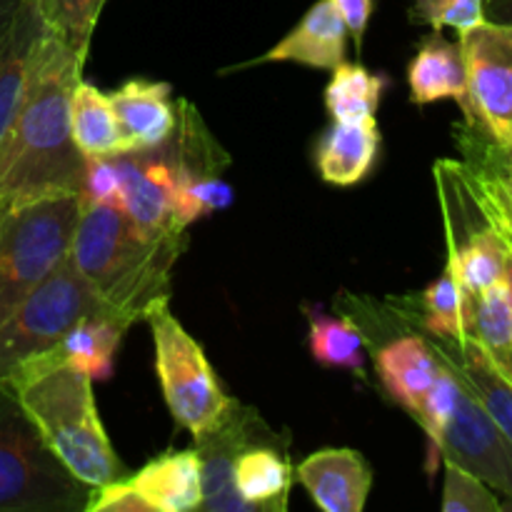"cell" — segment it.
Returning <instances> with one entry per match:
<instances>
[{"mask_svg":"<svg viewBox=\"0 0 512 512\" xmlns=\"http://www.w3.org/2000/svg\"><path fill=\"white\" fill-rule=\"evenodd\" d=\"M83 60L48 28L35 40L18 110L0 138V213L80 195L85 155L70 128V98Z\"/></svg>","mask_w":512,"mask_h":512,"instance_id":"cell-1","label":"cell"},{"mask_svg":"<svg viewBox=\"0 0 512 512\" xmlns=\"http://www.w3.org/2000/svg\"><path fill=\"white\" fill-rule=\"evenodd\" d=\"M185 243V228L145 238L118 208L85 205L70 243V258L105 305L133 325L145 320L155 303L170 300V275Z\"/></svg>","mask_w":512,"mask_h":512,"instance_id":"cell-2","label":"cell"},{"mask_svg":"<svg viewBox=\"0 0 512 512\" xmlns=\"http://www.w3.org/2000/svg\"><path fill=\"white\" fill-rule=\"evenodd\" d=\"M10 388L73 478L88 488L125 478L128 470L100 423L93 378L88 373L60 363L15 380Z\"/></svg>","mask_w":512,"mask_h":512,"instance_id":"cell-3","label":"cell"},{"mask_svg":"<svg viewBox=\"0 0 512 512\" xmlns=\"http://www.w3.org/2000/svg\"><path fill=\"white\" fill-rule=\"evenodd\" d=\"M88 493L55 458L15 390L0 383V512H78Z\"/></svg>","mask_w":512,"mask_h":512,"instance_id":"cell-4","label":"cell"},{"mask_svg":"<svg viewBox=\"0 0 512 512\" xmlns=\"http://www.w3.org/2000/svg\"><path fill=\"white\" fill-rule=\"evenodd\" d=\"M80 210L60 195L0 213V325L70 253Z\"/></svg>","mask_w":512,"mask_h":512,"instance_id":"cell-5","label":"cell"},{"mask_svg":"<svg viewBox=\"0 0 512 512\" xmlns=\"http://www.w3.org/2000/svg\"><path fill=\"white\" fill-rule=\"evenodd\" d=\"M145 320L153 333L155 373L170 415L195 440L205 438L223 425L238 400L220 388L203 345L170 313V300L155 303Z\"/></svg>","mask_w":512,"mask_h":512,"instance_id":"cell-6","label":"cell"},{"mask_svg":"<svg viewBox=\"0 0 512 512\" xmlns=\"http://www.w3.org/2000/svg\"><path fill=\"white\" fill-rule=\"evenodd\" d=\"M90 315L118 318L105 305V300L85 283L68 253L63 263L0 325V383H5L25 360L60 343V338L78 320Z\"/></svg>","mask_w":512,"mask_h":512,"instance_id":"cell-7","label":"cell"},{"mask_svg":"<svg viewBox=\"0 0 512 512\" xmlns=\"http://www.w3.org/2000/svg\"><path fill=\"white\" fill-rule=\"evenodd\" d=\"M468 95L463 103L465 123L495 143L512 145V25L480 23L460 33Z\"/></svg>","mask_w":512,"mask_h":512,"instance_id":"cell-8","label":"cell"},{"mask_svg":"<svg viewBox=\"0 0 512 512\" xmlns=\"http://www.w3.org/2000/svg\"><path fill=\"white\" fill-rule=\"evenodd\" d=\"M435 458L460 465L485 485L512 500V445L503 430L495 425L488 410L478 403L463 385L453 418L443 428L435 443Z\"/></svg>","mask_w":512,"mask_h":512,"instance_id":"cell-9","label":"cell"},{"mask_svg":"<svg viewBox=\"0 0 512 512\" xmlns=\"http://www.w3.org/2000/svg\"><path fill=\"white\" fill-rule=\"evenodd\" d=\"M120 173V213L145 235H160L178 230L173 220V185L175 165L163 148L143 150V153L113 155ZM188 230V228H185Z\"/></svg>","mask_w":512,"mask_h":512,"instance_id":"cell-10","label":"cell"},{"mask_svg":"<svg viewBox=\"0 0 512 512\" xmlns=\"http://www.w3.org/2000/svg\"><path fill=\"white\" fill-rule=\"evenodd\" d=\"M268 425L260 420L253 408L235 403L220 428L195 440L200 458V483H203V503L200 510L208 512H253L240 498L233 480V460L245 443L260 435Z\"/></svg>","mask_w":512,"mask_h":512,"instance_id":"cell-11","label":"cell"},{"mask_svg":"<svg viewBox=\"0 0 512 512\" xmlns=\"http://www.w3.org/2000/svg\"><path fill=\"white\" fill-rule=\"evenodd\" d=\"M130 325L125 320L113 318V315H90V318L78 320L68 333L60 338V343H55L53 348L45 350V353L35 355V358L25 360L23 365L10 373V378L5 380V385L15 383V380H23L28 375L40 373L45 368H53V365H75L83 373H88L93 380H105L110 378L115 365V355H118L120 340H123L125 330Z\"/></svg>","mask_w":512,"mask_h":512,"instance_id":"cell-12","label":"cell"},{"mask_svg":"<svg viewBox=\"0 0 512 512\" xmlns=\"http://www.w3.org/2000/svg\"><path fill=\"white\" fill-rule=\"evenodd\" d=\"M295 480L325 512H360L373 488V468L350 448H325L295 468Z\"/></svg>","mask_w":512,"mask_h":512,"instance_id":"cell-13","label":"cell"},{"mask_svg":"<svg viewBox=\"0 0 512 512\" xmlns=\"http://www.w3.org/2000/svg\"><path fill=\"white\" fill-rule=\"evenodd\" d=\"M348 25L330 0H318L300 23L260 58L238 65V70L263 63H298L315 70H335L345 60Z\"/></svg>","mask_w":512,"mask_h":512,"instance_id":"cell-14","label":"cell"},{"mask_svg":"<svg viewBox=\"0 0 512 512\" xmlns=\"http://www.w3.org/2000/svg\"><path fill=\"white\" fill-rule=\"evenodd\" d=\"M110 100L118 115L123 153L160 148L175 130L178 108L168 83L133 78L120 85Z\"/></svg>","mask_w":512,"mask_h":512,"instance_id":"cell-15","label":"cell"},{"mask_svg":"<svg viewBox=\"0 0 512 512\" xmlns=\"http://www.w3.org/2000/svg\"><path fill=\"white\" fill-rule=\"evenodd\" d=\"M375 373L385 393L413 418H418L425 395L430 393L440 373V358L423 335H395L375 350Z\"/></svg>","mask_w":512,"mask_h":512,"instance_id":"cell-16","label":"cell"},{"mask_svg":"<svg viewBox=\"0 0 512 512\" xmlns=\"http://www.w3.org/2000/svg\"><path fill=\"white\" fill-rule=\"evenodd\" d=\"M233 480L240 498L253 510L283 512L288 508L295 468L273 430L265 428L238 450L233 460Z\"/></svg>","mask_w":512,"mask_h":512,"instance_id":"cell-17","label":"cell"},{"mask_svg":"<svg viewBox=\"0 0 512 512\" xmlns=\"http://www.w3.org/2000/svg\"><path fill=\"white\" fill-rule=\"evenodd\" d=\"M125 480L150 512H190L203 503L198 450H168Z\"/></svg>","mask_w":512,"mask_h":512,"instance_id":"cell-18","label":"cell"},{"mask_svg":"<svg viewBox=\"0 0 512 512\" xmlns=\"http://www.w3.org/2000/svg\"><path fill=\"white\" fill-rule=\"evenodd\" d=\"M380 150L378 120H333L318 140L315 165L325 183L350 188L368 178Z\"/></svg>","mask_w":512,"mask_h":512,"instance_id":"cell-19","label":"cell"},{"mask_svg":"<svg viewBox=\"0 0 512 512\" xmlns=\"http://www.w3.org/2000/svg\"><path fill=\"white\" fill-rule=\"evenodd\" d=\"M438 358L458 375L460 383L478 398L488 410L505 438L512 445V385L493 368L483 350L470 338L463 340H435L428 338Z\"/></svg>","mask_w":512,"mask_h":512,"instance_id":"cell-20","label":"cell"},{"mask_svg":"<svg viewBox=\"0 0 512 512\" xmlns=\"http://www.w3.org/2000/svg\"><path fill=\"white\" fill-rule=\"evenodd\" d=\"M463 165L483 195L490 215L512 228V145L495 143L473 125L455 128Z\"/></svg>","mask_w":512,"mask_h":512,"instance_id":"cell-21","label":"cell"},{"mask_svg":"<svg viewBox=\"0 0 512 512\" xmlns=\"http://www.w3.org/2000/svg\"><path fill=\"white\" fill-rule=\"evenodd\" d=\"M410 100L428 105L435 100H455L463 108L468 95V73L460 43H450L443 33H430L420 40L408 65Z\"/></svg>","mask_w":512,"mask_h":512,"instance_id":"cell-22","label":"cell"},{"mask_svg":"<svg viewBox=\"0 0 512 512\" xmlns=\"http://www.w3.org/2000/svg\"><path fill=\"white\" fill-rule=\"evenodd\" d=\"M465 338L473 340L512 385V310L505 280L475 295L465 293Z\"/></svg>","mask_w":512,"mask_h":512,"instance_id":"cell-23","label":"cell"},{"mask_svg":"<svg viewBox=\"0 0 512 512\" xmlns=\"http://www.w3.org/2000/svg\"><path fill=\"white\" fill-rule=\"evenodd\" d=\"M488 210V208H485ZM448 240V263L453 265L463 293L475 295L490 285L505 280V255L508 243L488 215V223L468 230L460 238Z\"/></svg>","mask_w":512,"mask_h":512,"instance_id":"cell-24","label":"cell"},{"mask_svg":"<svg viewBox=\"0 0 512 512\" xmlns=\"http://www.w3.org/2000/svg\"><path fill=\"white\" fill-rule=\"evenodd\" d=\"M45 30L43 15H40L38 0H23L10 28L8 40L0 48V138L18 110L20 95L25 88L28 75V60L33 53L35 40Z\"/></svg>","mask_w":512,"mask_h":512,"instance_id":"cell-25","label":"cell"},{"mask_svg":"<svg viewBox=\"0 0 512 512\" xmlns=\"http://www.w3.org/2000/svg\"><path fill=\"white\" fill-rule=\"evenodd\" d=\"M70 128L75 145L85 158H108L123 153L113 100L83 78L78 80L70 98Z\"/></svg>","mask_w":512,"mask_h":512,"instance_id":"cell-26","label":"cell"},{"mask_svg":"<svg viewBox=\"0 0 512 512\" xmlns=\"http://www.w3.org/2000/svg\"><path fill=\"white\" fill-rule=\"evenodd\" d=\"M308 318L310 355L325 368H340L363 378L365 375V340L358 323L350 318L325 313L320 305L305 308Z\"/></svg>","mask_w":512,"mask_h":512,"instance_id":"cell-27","label":"cell"},{"mask_svg":"<svg viewBox=\"0 0 512 512\" xmlns=\"http://www.w3.org/2000/svg\"><path fill=\"white\" fill-rule=\"evenodd\" d=\"M330 83L325 88V108L330 118L355 123V120L375 118L388 88V75L370 73L360 63H340L330 70Z\"/></svg>","mask_w":512,"mask_h":512,"instance_id":"cell-28","label":"cell"},{"mask_svg":"<svg viewBox=\"0 0 512 512\" xmlns=\"http://www.w3.org/2000/svg\"><path fill=\"white\" fill-rule=\"evenodd\" d=\"M163 148V145H160ZM165 150V148H163ZM168 153V150H165ZM170 158V153H168ZM173 160V158H170ZM175 165V185H173V220L180 228H190L198 220L225 210L235 200V190L220 178L218 173H205V170H188L183 165Z\"/></svg>","mask_w":512,"mask_h":512,"instance_id":"cell-29","label":"cell"},{"mask_svg":"<svg viewBox=\"0 0 512 512\" xmlns=\"http://www.w3.org/2000/svg\"><path fill=\"white\" fill-rule=\"evenodd\" d=\"M420 328L435 340L465 338V293L450 263L420 295Z\"/></svg>","mask_w":512,"mask_h":512,"instance_id":"cell-30","label":"cell"},{"mask_svg":"<svg viewBox=\"0 0 512 512\" xmlns=\"http://www.w3.org/2000/svg\"><path fill=\"white\" fill-rule=\"evenodd\" d=\"M105 3L108 0H38V8L45 28L85 63Z\"/></svg>","mask_w":512,"mask_h":512,"instance_id":"cell-31","label":"cell"},{"mask_svg":"<svg viewBox=\"0 0 512 512\" xmlns=\"http://www.w3.org/2000/svg\"><path fill=\"white\" fill-rule=\"evenodd\" d=\"M443 510L445 512H503L495 490L475 478L460 465L445 460V485H443Z\"/></svg>","mask_w":512,"mask_h":512,"instance_id":"cell-32","label":"cell"},{"mask_svg":"<svg viewBox=\"0 0 512 512\" xmlns=\"http://www.w3.org/2000/svg\"><path fill=\"white\" fill-rule=\"evenodd\" d=\"M410 20L428 25L435 33L453 28L460 33L485 23V0H415L410 8Z\"/></svg>","mask_w":512,"mask_h":512,"instance_id":"cell-33","label":"cell"},{"mask_svg":"<svg viewBox=\"0 0 512 512\" xmlns=\"http://www.w3.org/2000/svg\"><path fill=\"white\" fill-rule=\"evenodd\" d=\"M438 355V353H435ZM463 393V383L458 380V375L448 368V365L440 360V373L435 378L433 388L425 395V403L420 408V415L415 420L420 423V428L428 433L430 443L438 440V435L443 433V428L448 425V420L453 418L455 408H458V398Z\"/></svg>","mask_w":512,"mask_h":512,"instance_id":"cell-34","label":"cell"},{"mask_svg":"<svg viewBox=\"0 0 512 512\" xmlns=\"http://www.w3.org/2000/svg\"><path fill=\"white\" fill-rule=\"evenodd\" d=\"M80 205H110L120 208V173L113 155L108 158H85Z\"/></svg>","mask_w":512,"mask_h":512,"instance_id":"cell-35","label":"cell"},{"mask_svg":"<svg viewBox=\"0 0 512 512\" xmlns=\"http://www.w3.org/2000/svg\"><path fill=\"white\" fill-rule=\"evenodd\" d=\"M343 15L348 33L355 38V48H363L365 30H368L370 15H373V0H330Z\"/></svg>","mask_w":512,"mask_h":512,"instance_id":"cell-36","label":"cell"},{"mask_svg":"<svg viewBox=\"0 0 512 512\" xmlns=\"http://www.w3.org/2000/svg\"><path fill=\"white\" fill-rule=\"evenodd\" d=\"M20 5H23V0H0V48L8 40L10 28H13L15 18H18Z\"/></svg>","mask_w":512,"mask_h":512,"instance_id":"cell-37","label":"cell"},{"mask_svg":"<svg viewBox=\"0 0 512 512\" xmlns=\"http://www.w3.org/2000/svg\"><path fill=\"white\" fill-rule=\"evenodd\" d=\"M485 20L512 25V0H485Z\"/></svg>","mask_w":512,"mask_h":512,"instance_id":"cell-38","label":"cell"},{"mask_svg":"<svg viewBox=\"0 0 512 512\" xmlns=\"http://www.w3.org/2000/svg\"><path fill=\"white\" fill-rule=\"evenodd\" d=\"M505 288H508V300L512 310V248L508 245V255H505Z\"/></svg>","mask_w":512,"mask_h":512,"instance_id":"cell-39","label":"cell"},{"mask_svg":"<svg viewBox=\"0 0 512 512\" xmlns=\"http://www.w3.org/2000/svg\"><path fill=\"white\" fill-rule=\"evenodd\" d=\"M478 193H480V190H478ZM480 198H483V195H480ZM483 203H485V200H483ZM485 208H488V205H485ZM488 215H490V210H488ZM490 220H493V225H495V228H498V233L503 235L505 243H508L510 248H512V228H510V225H503V223H500V220H495L493 215H490Z\"/></svg>","mask_w":512,"mask_h":512,"instance_id":"cell-40","label":"cell"}]
</instances>
